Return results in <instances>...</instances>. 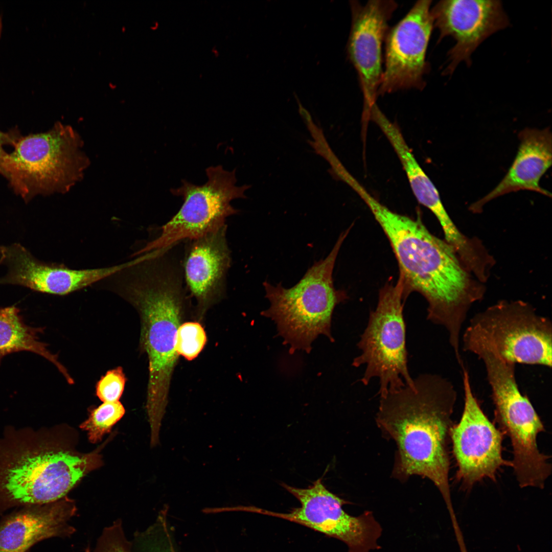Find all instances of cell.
Listing matches in <instances>:
<instances>
[{
	"mask_svg": "<svg viewBox=\"0 0 552 552\" xmlns=\"http://www.w3.org/2000/svg\"><path fill=\"white\" fill-rule=\"evenodd\" d=\"M361 198L386 235L398 261L406 296L420 293L428 304L427 319L447 331L455 354L459 352L462 329L472 306L486 292L452 248L432 234L419 219L395 213L368 192Z\"/></svg>",
	"mask_w": 552,
	"mask_h": 552,
	"instance_id": "1",
	"label": "cell"
},
{
	"mask_svg": "<svg viewBox=\"0 0 552 552\" xmlns=\"http://www.w3.org/2000/svg\"><path fill=\"white\" fill-rule=\"evenodd\" d=\"M406 385L380 397L376 423L397 453L393 476L405 481L412 475L430 480L450 503L448 450L457 392L447 379L422 374Z\"/></svg>",
	"mask_w": 552,
	"mask_h": 552,
	"instance_id": "2",
	"label": "cell"
},
{
	"mask_svg": "<svg viewBox=\"0 0 552 552\" xmlns=\"http://www.w3.org/2000/svg\"><path fill=\"white\" fill-rule=\"evenodd\" d=\"M111 290L130 303L140 315V343L149 363L146 410L151 431L158 432L179 356L176 334L187 293L182 266L165 257L142 261L119 273Z\"/></svg>",
	"mask_w": 552,
	"mask_h": 552,
	"instance_id": "3",
	"label": "cell"
},
{
	"mask_svg": "<svg viewBox=\"0 0 552 552\" xmlns=\"http://www.w3.org/2000/svg\"><path fill=\"white\" fill-rule=\"evenodd\" d=\"M350 227L339 236L329 255L316 262L302 279L290 288L281 283L276 286L263 283L269 307L262 315L277 324L279 335L290 346V353L304 350L309 353L312 342L319 335L331 341V320L337 305L346 294L334 286L333 271L340 248Z\"/></svg>",
	"mask_w": 552,
	"mask_h": 552,
	"instance_id": "4",
	"label": "cell"
},
{
	"mask_svg": "<svg viewBox=\"0 0 552 552\" xmlns=\"http://www.w3.org/2000/svg\"><path fill=\"white\" fill-rule=\"evenodd\" d=\"M10 144L14 150L5 157L3 176L25 201L68 192L89 164L80 135L59 123L43 133L24 136L11 132Z\"/></svg>",
	"mask_w": 552,
	"mask_h": 552,
	"instance_id": "5",
	"label": "cell"
},
{
	"mask_svg": "<svg viewBox=\"0 0 552 552\" xmlns=\"http://www.w3.org/2000/svg\"><path fill=\"white\" fill-rule=\"evenodd\" d=\"M101 462L98 450L79 454L32 445L14 452L0 465V499L5 507L57 501Z\"/></svg>",
	"mask_w": 552,
	"mask_h": 552,
	"instance_id": "6",
	"label": "cell"
},
{
	"mask_svg": "<svg viewBox=\"0 0 552 552\" xmlns=\"http://www.w3.org/2000/svg\"><path fill=\"white\" fill-rule=\"evenodd\" d=\"M494 405V421L511 440V461L519 487L542 489L551 473L548 455L538 449V434L544 424L528 398L518 386L515 364L499 359L485 366Z\"/></svg>",
	"mask_w": 552,
	"mask_h": 552,
	"instance_id": "7",
	"label": "cell"
},
{
	"mask_svg": "<svg viewBox=\"0 0 552 552\" xmlns=\"http://www.w3.org/2000/svg\"><path fill=\"white\" fill-rule=\"evenodd\" d=\"M406 297L400 275L396 284H386L379 291L376 308L371 312L357 344L360 354L354 359L352 365L365 366L360 379L363 385L378 379L380 397L406 385H413L408 367L403 314Z\"/></svg>",
	"mask_w": 552,
	"mask_h": 552,
	"instance_id": "8",
	"label": "cell"
},
{
	"mask_svg": "<svg viewBox=\"0 0 552 552\" xmlns=\"http://www.w3.org/2000/svg\"><path fill=\"white\" fill-rule=\"evenodd\" d=\"M463 333L506 361L551 367V321L524 301L500 300L474 315Z\"/></svg>",
	"mask_w": 552,
	"mask_h": 552,
	"instance_id": "9",
	"label": "cell"
},
{
	"mask_svg": "<svg viewBox=\"0 0 552 552\" xmlns=\"http://www.w3.org/2000/svg\"><path fill=\"white\" fill-rule=\"evenodd\" d=\"M207 181L194 185L186 180L181 186L171 189V193L182 198L183 203L177 213L163 225L159 235L141 250L146 252L165 249L186 240L214 232L226 225L227 218L238 213L231 201L246 198L245 192L251 185H236V169L231 171L221 165L205 169Z\"/></svg>",
	"mask_w": 552,
	"mask_h": 552,
	"instance_id": "10",
	"label": "cell"
},
{
	"mask_svg": "<svg viewBox=\"0 0 552 552\" xmlns=\"http://www.w3.org/2000/svg\"><path fill=\"white\" fill-rule=\"evenodd\" d=\"M282 486L297 499L300 507L286 513L256 508L254 512L293 522L338 539L347 545L349 552H370L380 548L378 539L382 528L373 513L366 511L356 517L349 515L342 509L348 502L329 491L321 479L306 489L285 484Z\"/></svg>",
	"mask_w": 552,
	"mask_h": 552,
	"instance_id": "11",
	"label": "cell"
},
{
	"mask_svg": "<svg viewBox=\"0 0 552 552\" xmlns=\"http://www.w3.org/2000/svg\"><path fill=\"white\" fill-rule=\"evenodd\" d=\"M462 369L464 409L449 435L457 467L455 478L467 490L486 478L495 481L497 471L503 466L512 467V463L502 456L504 434L483 411L473 392L468 371L465 366Z\"/></svg>",
	"mask_w": 552,
	"mask_h": 552,
	"instance_id": "12",
	"label": "cell"
},
{
	"mask_svg": "<svg viewBox=\"0 0 552 552\" xmlns=\"http://www.w3.org/2000/svg\"><path fill=\"white\" fill-rule=\"evenodd\" d=\"M431 1H419L405 17L389 28L385 42V69L378 91L384 96L400 90L425 87L429 71L426 51L433 27Z\"/></svg>",
	"mask_w": 552,
	"mask_h": 552,
	"instance_id": "13",
	"label": "cell"
},
{
	"mask_svg": "<svg viewBox=\"0 0 552 552\" xmlns=\"http://www.w3.org/2000/svg\"><path fill=\"white\" fill-rule=\"evenodd\" d=\"M350 6L352 19L347 53L359 79L363 96V120L367 121L370 110L376 103L383 75L382 42L398 4L393 0H371L364 5L351 1Z\"/></svg>",
	"mask_w": 552,
	"mask_h": 552,
	"instance_id": "14",
	"label": "cell"
},
{
	"mask_svg": "<svg viewBox=\"0 0 552 552\" xmlns=\"http://www.w3.org/2000/svg\"><path fill=\"white\" fill-rule=\"evenodd\" d=\"M430 12L433 27L439 31L438 42L448 36L455 41L448 53L446 75L452 74L461 62L471 65V55L480 43L510 24L499 1H441Z\"/></svg>",
	"mask_w": 552,
	"mask_h": 552,
	"instance_id": "15",
	"label": "cell"
},
{
	"mask_svg": "<svg viewBox=\"0 0 552 552\" xmlns=\"http://www.w3.org/2000/svg\"><path fill=\"white\" fill-rule=\"evenodd\" d=\"M0 264L8 273L1 284H15L43 293L66 295L94 285L124 268L126 263L107 267L75 269L36 259L21 244L0 246Z\"/></svg>",
	"mask_w": 552,
	"mask_h": 552,
	"instance_id": "16",
	"label": "cell"
},
{
	"mask_svg": "<svg viewBox=\"0 0 552 552\" xmlns=\"http://www.w3.org/2000/svg\"><path fill=\"white\" fill-rule=\"evenodd\" d=\"M226 224L200 237L185 241L182 258L187 292L200 315L220 301L226 291L231 263Z\"/></svg>",
	"mask_w": 552,
	"mask_h": 552,
	"instance_id": "17",
	"label": "cell"
},
{
	"mask_svg": "<svg viewBox=\"0 0 552 552\" xmlns=\"http://www.w3.org/2000/svg\"><path fill=\"white\" fill-rule=\"evenodd\" d=\"M76 512L74 501L64 497L9 516L0 524V552H27L41 540L70 536Z\"/></svg>",
	"mask_w": 552,
	"mask_h": 552,
	"instance_id": "18",
	"label": "cell"
},
{
	"mask_svg": "<svg viewBox=\"0 0 552 552\" xmlns=\"http://www.w3.org/2000/svg\"><path fill=\"white\" fill-rule=\"evenodd\" d=\"M520 141L514 160L507 173L487 195L471 204L469 209L480 213L491 200L511 192L528 190L550 197L551 193L539 184L542 176L550 167L552 138L549 127L539 129L525 128L518 134Z\"/></svg>",
	"mask_w": 552,
	"mask_h": 552,
	"instance_id": "19",
	"label": "cell"
},
{
	"mask_svg": "<svg viewBox=\"0 0 552 552\" xmlns=\"http://www.w3.org/2000/svg\"><path fill=\"white\" fill-rule=\"evenodd\" d=\"M370 119L377 124L394 149L416 198L436 217L444 232L445 241L454 248L462 246L466 242V236L459 231L448 214L438 190L417 162L398 127L385 116L377 105L372 108Z\"/></svg>",
	"mask_w": 552,
	"mask_h": 552,
	"instance_id": "20",
	"label": "cell"
},
{
	"mask_svg": "<svg viewBox=\"0 0 552 552\" xmlns=\"http://www.w3.org/2000/svg\"><path fill=\"white\" fill-rule=\"evenodd\" d=\"M44 328L27 325L15 306L0 308V363L7 355L21 351L31 352L53 363L70 384L73 379L59 361L58 356L51 352L48 344L40 340L39 335Z\"/></svg>",
	"mask_w": 552,
	"mask_h": 552,
	"instance_id": "21",
	"label": "cell"
},
{
	"mask_svg": "<svg viewBox=\"0 0 552 552\" xmlns=\"http://www.w3.org/2000/svg\"><path fill=\"white\" fill-rule=\"evenodd\" d=\"M168 507H165L157 520L146 531L137 535L132 547L134 552H177L167 520Z\"/></svg>",
	"mask_w": 552,
	"mask_h": 552,
	"instance_id": "22",
	"label": "cell"
},
{
	"mask_svg": "<svg viewBox=\"0 0 552 552\" xmlns=\"http://www.w3.org/2000/svg\"><path fill=\"white\" fill-rule=\"evenodd\" d=\"M125 408L119 401L103 402L90 411L88 418L80 427L87 432L88 440L92 443L100 442L103 436L110 432L112 426L124 416Z\"/></svg>",
	"mask_w": 552,
	"mask_h": 552,
	"instance_id": "23",
	"label": "cell"
},
{
	"mask_svg": "<svg viewBox=\"0 0 552 552\" xmlns=\"http://www.w3.org/2000/svg\"><path fill=\"white\" fill-rule=\"evenodd\" d=\"M206 340L205 332L201 324L196 321L183 323L177 331L176 351L178 355L192 360L202 350Z\"/></svg>",
	"mask_w": 552,
	"mask_h": 552,
	"instance_id": "24",
	"label": "cell"
},
{
	"mask_svg": "<svg viewBox=\"0 0 552 552\" xmlns=\"http://www.w3.org/2000/svg\"><path fill=\"white\" fill-rule=\"evenodd\" d=\"M126 378L121 367L106 372L98 382L96 395L103 402L119 401L126 383Z\"/></svg>",
	"mask_w": 552,
	"mask_h": 552,
	"instance_id": "25",
	"label": "cell"
},
{
	"mask_svg": "<svg viewBox=\"0 0 552 552\" xmlns=\"http://www.w3.org/2000/svg\"><path fill=\"white\" fill-rule=\"evenodd\" d=\"M131 543L126 538L121 521H116L104 529L94 552H131Z\"/></svg>",
	"mask_w": 552,
	"mask_h": 552,
	"instance_id": "26",
	"label": "cell"
},
{
	"mask_svg": "<svg viewBox=\"0 0 552 552\" xmlns=\"http://www.w3.org/2000/svg\"><path fill=\"white\" fill-rule=\"evenodd\" d=\"M11 141V133H4L0 131V173L4 175V160L7 152L4 149V145L10 144Z\"/></svg>",
	"mask_w": 552,
	"mask_h": 552,
	"instance_id": "27",
	"label": "cell"
}]
</instances>
